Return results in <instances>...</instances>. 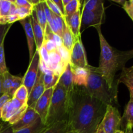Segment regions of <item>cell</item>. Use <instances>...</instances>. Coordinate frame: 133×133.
<instances>
[{
  "label": "cell",
  "mask_w": 133,
  "mask_h": 133,
  "mask_svg": "<svg viewBox=\"0 0 133 133\" xmlns=\"http://www.w3.org/2000/svg\"><path fill=\"white\" fill-rule=\"evenodd\" d=\"M107 105L92 97L84 87L74 85L68 101L70 131L94 133L102 122Z\"/></svg>",
  "instance_id": "obj_1"
},
{
  "label": "cell",
  "mask_w": 133,
  "mask_h": 133,
  "mask_svg": "<svg viewBox=\"0 0 133 133\" xmlns=\"http://www.w3.org/2000/svg\"><path fill=\"white\" fill-rule=\"evenodd\" d=\"M100 42L99 64L97 68L107 83L109 88L118 92V79L115 76L117 71L122 70L127 61L133 58V49L129 51H119L112 47L108 43L101 32V26L96 27Z\"/></svg>",
  "instance_id": "obj_2"
},
{
  "label": "cell",
  "mask_w": 133,
  "mask_h": 133,
  "mask_svg": "<svg viewBox=\"0 0 133 133\" xmlns=\"http://www.w3.org/2000/svg\"><path fill=\"white\" fill-rule=\"evenodd\" d=\"M87 83L85 88L93 97L99 100L106 105H118V92L109 88L107 83L97 68L88 66Z\"/></svg>",
  "instance_id": "obj_3"
},
{
  "label": "cell",
  "mask_w": 133,
  "mask_h": 133,
  "mask_svg": "<svg viewBox=\"0 0 133 133\" xmlns=\"http://www.w3.org/2000/svg\"><path fill=\"white\" fill-rule=\"evenodd\" d=\"M68 101L66 91L57 83L53 90L50 106L45 121V125L50 127L57 122L68 120Z\"/></svg>",
  "instance_id": "obj_4"
},
{
  "label": "cell",
  "mask_w": 133,
  "mask_h": 133,
  "mask_svg": "<svg viewBox=\"0 0 133 133\" xmlns=\"http://www.w3.org/2000/svg\"><path fill=\"white\" fill-rule=\"evenodd\" d=\"M121 117L118 109L112 105H108L101 123L106 133H115L120 130Z\"/></svg>",
  "instance_id": "obj_5"
},
{
  "label": "cell",
  "mask_w": 133,
  "mask_h": 133,
  "mask_svg": "<svg viewBox=\"0 0 133 133\" xmlns=\"http://www.w3.org/2000/svg\"><path fill=\"white\" fill-rule=\"evenodd\" d=\"M105 12H95L82 9L80 27L81 34L90 27H94L96 28L98 26H101L105 22Z\"/></svg>",
  "instance_id": "obj_6"
},
{
  "label": "cell",
  "mask_w": 133,
  "mask_h": 133,
  "mask_svg": "<svg viewBox=\"0 0 133 133\" xmlns=\"http://www.w3.org/2000/svg\"><path fill=\"white\" fill-rule=\"evenodd\" d=\"M39 64L40 55L38 51L36 50L32 60L30 61L27 72L25 73L23 78V85L26 87L29 94L31 91L36 81L39 70Z\"/></svg>",
  "instance_id": "obj_7"
},
{
  "label": "cell",
  "mask_w": 133,
  "mask_h": 133,
  "mask_svg": "<svg viewBox=\"0 0 133 133\" xmlns=\"http://www.w3.org/2000/svg\"><path fill=\"white\" fill-rule=\"evenodd\" d=\"M70 65L75 67L87 68L88 64L84 46L81 39L75 42L70 53Z\"/></svg>",
  "instance_id": "obj_8"
},
{
  "label": "cell",
  "mask_w": 133,
  "mask_h": 133,
  "mask_svg": "<svg viewBox=\"0 0 133 133\" xmlns=\"http://www.w3.org/2000/svg\"><path fill=\"white\" fill-rule=\"evenodd\" d=\"M54 88H51L45 90L44 94L42 95L41 97L36 103L35 108H34V110L38 114L42 122L44 123H45L46 121V118L48 116L49 106H50Z\"/></svg>",
  "instance_id": "obj_9"
},
{
  "label": "cell",
  "mask_w": 133,
  "mask_h": 133,
  "mask_svg": "<svg viewBox=\"0 0 133 133\" xmlns=\"http://www.w3.org/2000/svg\"><path fill=\"white\" fill-rule=\"evenodd\" d=\"M45 90V89L44 87V80H43V73L39 69L35 84H34L30 93L29 94L27 102V106L34 109L35 104L37 102L38 99L41 97L42 95L44 94Z\"/></svg>",
  "instance_id": "obj_10"
},
{
  "label": "cell",
  "mask_w": 133,
  "mask_h": 133,
  "mask_svg": "<svg viewBox=\"0 0 133 133\" xmlns=\"http://www.w3.org/2000/svg\"><path fill=\"white\" fill-rule=\"evenodd\" d=\"M40 117L36 111L33 109L28 107L23 117L18 122L12 125V128L14 132L19 131L22 129L32 125Z\"/></svg>",
  "instance_id": "obj_11"
},
{
  "label": "cell",
  "mask_w": 133,
  "mask_h": 133,
  "mask_svg": "<svg viewBox=\"0 0 133 133\" xmlns=\"http://www.w3.org/2000/svg\"><path fill=\"white\" fill-rule=\"evenodd\" d=\"M19 22L23 27L27 36V44H28L29 52V61H31L36 51H35V47L36 48V45H35V37H34L33 31L31 24V16L25 19H21Z\"/></svg>",
  "instance_id": "obj_12"
},
{
  "label": "cell",
  "mask_w": 133,
  "mask_h": 133,
  "mask_svg": "<svg viewBox=\"0 0 133 133\" xmlns=\"http://www.w3.org/2000/svg\"><path fill=\"white\" fill-rule=\"evenodd\" d=\"M81 19V10H78L77 12L74 13L70 16L65 17V25L68 27L76 40L81 39V34L80 32Z\"/></svg>",
  "instance_id": "obj_13"
},
{
  "label": "cell",
  "mask_w": 133,
  "mask_h": 133,
  "mask_svg": "<svg viewBox=\"0 0 133 133\" xmlns=\"http://www.w3.org/2000/svg\"><path fill=\"white\" fill-rule=\"evenodd\" d=\"M68 65L65 64L61 59L59 53L57 50L53 51L49 53V61L48 68L51 70L55 75L61 76L66 69Z\"/></svg>",
  "instance_id": "obj_14"
},
{
  "label": "cell",
  "mask_w": 133,
  "mask_h": 133,
  "mask_svg": "<svg viewBox=\"0 0 133 133\" xmlns=\"http://www.w3.org/2000/svg\"><path fill=\"white\" fill-rule=\"evenodd\" d=\"M24 105L26 104H22L14 97L6 101L3 108L1 121L8 123L12 117L16 114V112Z\"/></svg>",
  "instance_id": "obj_15"
},
{
  "label": "cell",
  "mask_w": 133,
  "mask_h": 133,
  "mask_svg": "<svg viewBox=\"0 0 133 133\" xmlns=\"http://www.w3.org/2000/svg\"><path fill=\"white\" fill-rule=\"evenodd\" d=\"M58 83L63 87L64 90L66 91L68 101H69L74 87V84L73 83L72 71H71L70 64H68L64 72L60 76Z\"/></svg>",
  "instance_id": "obj_16"
},
{
  "label": "cell",
  "mask_w": 133,
  "mask_h": 133,
  "mask_svg": "<svg viewBox=\"0 0 133 133\" xmlns=\"http://www.w3.org/2000/svg\"><path fill=\"white\" fill-rule=\"evenodd\" d=\"M31 24H32L34 37H35L36 50L38 51L40 49L44 44V32L38 21L36 12L34 9L31 14Z\"/></svg>",
  "instance_id": "obj_17"
},
{
  "label": "cell",
  "mask_w": 133,
  "mask_h": 133,
  "mask_svg": "<svg viewBox=\"0 0 133 133\" xmlns=\"http://www.w3.org/2000/svg\"><path fill=\"white\" fill-rule=\"evenodd\" d=\"M118 82L126 85L129 90L130 100L133 101V66L130 68L125 67L122 70Z\"/></svg>",
  "instance_id": "obj_18"
},
{
  "label": "cell",
  "mask_w": 133,
  "mask_h": 133,
  "mask_svg": "<svg viewBox=\"0 0 133 133\" xmlns=\"http://www.w3.org/2000/svg\"><path fill=\"white\" fill-rule=\"evenodd\" d=\"M73 75V83L75 86L86 87L88 71L87 68L75 67L71 66Z\"/></svg>",
  "instance_id": "obj_19"
},
{
  "label": "cell",
  "mask_w": 133,
  "mask_h": 133,
  "mask_svg": "<svg viewBox=\"0 0 133 133\" xmlns=\"http://www.w3.org/2000/svg\"><path fill=\"white\" fill-rule=\"evenodd\" d=\"M121 127L124 130L126 128H133V101L131 100L129 101L125 107L122 118Z\"/></svg>",
  "instance_id": "obj_20"
},
{
  "label": "cell",
  "mask_w": 133,
  "mask_h": 133,
  "mask_svg": "<svg viewBox=\"0 0 133 133\" xmlns=\"http://www.w3.org/2000/svg\"><path fill=\"white\" fill-rule=\"evenodd\" d=\"M48 127L45 123L42 122L41 119L39 118L32 125L15 131L14 133H43Z\"/></svg>",
  "instance_id": "obj_21"
},
{
  "label": "cell",
  "mask_w": 133,
  "mask_h": 133,
  "mask_svg": "<svg viewBox=\"0 0 133 133\" xmlns=\"http://www.w3.org/2000/svg\"><path fill=\"white\" fill-rule=\"evenodd\" d=\"M82 9L95 12H105L103 1L102 0L84 1Z\"/></svg>",
  "instance_id": "obj_22"
},
{
  "label": "cell",
  "mask_w": 133,
  "mask_h": 133,
  "mask_svg": "<svg viewBox=\"0 0 133 133\" xmlns=\"http://www.w3.org/2000/svg\"><path fill=\"white\" fill-rule=\"evenodd\" d=\"M70 131L68 120L57 122L48 127L43 133H68Z\"/></svg>",
  "instance_id": "obj_23"
},
{
  "label": "cell",
  "mask_w": 133,
  "mask_h": 133,
  "mask_svg": "<svg viewBox=\"0 0 133 133\" xmlns=\"http://www.w3.org/2000/svg\"><path fill=\"white\" fill-rule=\"evenodd\" d=\"M62 39L63 46L71 53V49H72L73 47H74V44H75V42L77 40H75L74 35H72L70 30L69 29V28L66 25H65V28L64 30Z\"/></svg>",
  "instance_id": "obj_24"
},
{
  "label": "cell",
  "mask_w": 133,
  "mask_h": 133,
  "mask_svg": "<svg viewBox=\"0 0 133 133\" xmlns=\"http://www.w3.org/2000/svg\"><path fill=\"white\" fill-rule=\"evenodd\" d=\"M59 77H60L55 75L52 71L47 74H43V80L45 89L48 90L55 88L58 83Z\"/></svg>",
  "instance_id": "obj_25"
},
{
  "label": "cell",
  "mask_w": 133,
  "mask_h": 133,
  "mask_svg": "<svg viewBox=\"0 0 133 133\" xmlns=\"http://www.w3.org/2000/svg\"><path fill=\"white\" fill-rule=\"evenodd\" d=\"M42 1H42L40 3H38L36 6H34V9H35V12H36L38 21L40 26L42 27V28L43 31L44 32L45 30V28H46L47 25H48V23H47L46 16H45L44 7H43Z\"/></svg>",
  "instance_id": "obj_26"
},
{
  "label": "cell",
  "mask_w": 133,
  "mask_h": 133,
  "mask_svg": "<svg viewBox=\"0 0 133 133\" xmlns=\"http://www.w3.org/2000/svg\"><path fill=\"white\" fill-rule=\"evenodd\" d=\"M81 9V1L80 0H71L70 3L64 6V16H70L77 12Z\"/></svg>",
  "instance_id": "obj_27"
},
{
  "label": "cell",
  "mask_w": 133,
  "mask_h": 133,
  "mask_svg": "<svg viewBox=\"0 0 133 133\" xmlns=\"http://www.w3.org/2000/svg\"><path fill=\"white\" fill-rule=\"evenodd\" d=\"M14 75H11L9 71L3 74L2 79V93L3 94L9 95L10 88H11L12 83Z\"/></svg>",
  "instance_id": "obj_28"
},
{
  "label": "cell",
  "mask_w": 133,
  "mask_h": 133,
  "mask_svg": "<svg viewBox=\"0 0 133 133\" xmlns=\"http://www.w3.org/2000/svg\"><path fill=\"white\" fill-rule=\"evenodd\" d=\"M29 93L27 89L25 86L22 84L19 88L16 90L14 94L13 97L16 99L17 100L22 103V104H27V99H28Z\"/></svg>",
  "instance_id": "obj_29"
},
{
  "label": "cell",
  "mask_w": 133,
  "mask_h": 133,
  "mask_svg": "<svg viewBox=\"0 0 133 133\" xmlns=\"http://www.w3.org/2000/svg\"><path fill=\"white\" fill-rule=\"evenodd\" d=\"M12 1L11 0H0V17L7 16L9 14Z\"/></svg>",
  "instance_id": "obj_30"
},
{
  "label": "cell",
  "mask_w": 133,
  "mask_h": 133,
  "mask_svg": "<svg viewBox=\"0 0 133 133\" xmlns=\"http://www.w3.org/2000/svg\"><path fill=\"white\" fill-rule=\"evenodd\" d=\"M23 84V78L21 77L18 76H14L12 79V83L11 88H10V93H9V96H10L11 98H12L14 96V94L16 92L17 90Z\"/></svg>",
  "instance_id": "obj_31"
},
{
  "label": "cell",
  "mask_w": 133,
  "mask_h": 133,
  "mask_svg": "<svg viewBox=\"0 0 133 133\" xmlns=\"http://www.w3.org/2000/svg\"><path fill=\"white\" fill-rule=\"evenodd\" d=\"M9 71L6 68L5 57V50H4V42L0 46V74H4Z\"/></svg>",
  "instance_id": "obj_32"
},
{
  "label": "cell",
  "mask_w": 133,
  "mask_h": 133,
  "mask_svg": "<svg viewBox=\"0 0 133 133\" xmlns=\"http://www.w3.org/2000/svg\"><path fill=\"white\" fill-rule=\"evenodd\" d=\"M57 51L59 53L61 59L65 64L68 65L70 63V52L66 49L63 45L57 48Z\"/></svg>",
  "instance_id": "obj_33"
},
{
  "label": "cell",
  "mask_w": 133,
  "mask_h": 133,
  "mask_svg": "<svg viewBox=\"0 0 133 133\" xmlns=\"http://www.w3.org/2000/svg\"><path fill=\"white\" fill-rule=\"evenodd\" d=\"M45 2H46L47 5H48V7L50 9L51 11L55 14V15L61 17L64 19V20L65 19V17L64 16L63 14H62V12H61V10H59V9L58 8V6L54 3L52 1V0H45Z\"/></svg>",
  "instance_id": "obj_34"
},
{
  "label": "cell",
  "mask_w": 133,
  "mask_h": 133,
  "mask_svg": "<svg viewBox=\"0 0 133 133\" xmlns=\"http://www.w3.org/2000/svg\"><path fill=\"white\" fill-rule=\"evenodd\" d=\"M32 10H31L29 9H27V8H18V10H17V15L19 17V20L25 19V18H27V17L31 16V14H32Z\"/></svg>",
  "instance_id": "obj_35"
},
{
  "label": "cell",
  "mask_w": 133,
  "mask_h": 133,
  "mask_svg": "<svg viewBox=\"0 0 133 133\" xmlns=\"http://www.w3.org/2000/svg\"><path fill=\"white\" fill-rule=\"evenodd\" d=\"M11 26L12 24L0 25V46L4 42L5 36L7 35Z\"/></svg>",
  "instance_id": "obj_36"
},
{
  "label": "cell",
  "mask_w": 133,
  "mask_h": 133,
  "mask_svg": "<svg viewBox=\"0 0 133 133\" xmlns=\"http://www.w3.org/2000/svg\"><path fill=\"white\" fill-rule=\"evenodd\" d=\"M122 7L133 21V0L125 1Z\"/></svg>",
  "instance_id": "obj_37"
},
{
  "label": "cell",
  "mask_w": 133,
  "mask_h": 133,
  "mask_svg": "<svg viewBox=\"0 0 133 133\" xmlns=\"http://www.w3.org/2000/svg\"><path fill=\"white\" fill-rule=\"evenodd\" d=\"M37 51V50H36ZM39 53V55H40V58L41 61H42L47 66H48V61H49V53L45 47L42 45V46L40 48L39 50H38Z\"/></svg>",
  "instance_id": "obj_38"
},
{
  "label": "cell",
  "mask_w": 133,
  "mask_h": 133,
  "mask_svg": "<svg viewBox=\"0 0 133 133\" xmlns=\"http://www.w3.org/2000/svg\"><path fill=\"white\" fill-rule=\"evenodd\" d=\"M14 3L18 8H27L31 10H33L34 6L29 2L28 0H14Z\"/></svg>",
  "instance_id": "obj_39"
},
{
  "label": "cell",
  "mask_w": 133,
  "mask_h": 133,
  "mask_svg": "<svg viewBox=\"0 0 133 133\" xmlns=\"http://www.w3.org/2000/svg\"><path fill=\"white\" fill-rule=\"evenodd\" d=\"M43 45L45 47V48L48 51V53H50V52L53 51L57 50V47L55 43L52 40H44Z\"/></svg>",
  "instance_id": "obj_40"
},
{
  "label": "cell",
  "mask_w": 133,
  "mask_h": 133,
  "mask_svg": "<svg viewBox=\"0 0 133 133\" xmlns=\"http://www.w3.org/2000/svg\"><path fill=\"white\" fill-rule=\"evenodd\" d=\"M11 97L7 94H3L1 97H0V122L1 120V116H2V110L4 105L6 103L7 101L10 99Z\"/></svg>",
  "instance_id": "obj_41"
},
{
  "label": "cell",
  "mask_w": 133,
  "mask_h": 133,
  "mask_svg": "<svg viewBox=\"0 0 133 133\" xmlns=\"http://www.w3.org/2000/svg\"><path fill=\"white\" fill-rule=\"evenodd\" d=\"M53 40L54 41V42L55 43L56 45H57V48L58 47L62 46V39L59 35H58L57 34H53Z\"/></svg>",
  "instance_id": "obj_42"
},
{
  "label": "cell",
  "mask_w": 133,
  "mask_h": 133,
  "mask_svg": "<svg viewBox=\"0 0 133 133\" xmlns=\"http://www.w3.org/2000/svg\"><path fill=\"white\" fill-rule=\"evenodd\" d=\"M53 3L58 6V8L59 9V10H61V12H62V14H63L64 16V6L63 4H62V0H52Z\"/></svg>",
  "instance_id": "obj_43"
},
{
  "label": "cell",
  "mask_w": 133,
  "mask_h": 133,
  "mask_svg": "<svg viewBox=\"0 0 133 133\" xmlns=\"http://www.w3.org/2000/svg\"><path fill=\"white\" fill-rule=\"evenodd\" d=\"M14 131H13L11 125L10 124L6 125L5 126V127L2 129V131L0 132V133H14Z\"/></svg>",
  "instance_id": "obj_44"
},
{
  "label": "cell",
  "mask_w": 133,
  "mask_h": 133,
  "mask_svg": "<svg viewBox=\"0 0 133 133\" xmlns=\"http://www.w3.org/2000/svg\"><path fill=\"white\" fill-rule=\"evenodd\" d=\"M17 10H18V7L14 3V1H12V3L9 15H17Z\"/></svg>",
  "instance_id": "obj_45"
},
{
  "label": "cell",
  "mask_w": 133,
  "mask_h": 133,
  "mask_svg": "<svg viewBox=\"0 0 133 133\" xmlns=\"http://www.w3.org/2000/svg\"><path fill=\"white\" fill-rule=\"evenodd\" d=\"M94 133H106L105 130H104L103 127L102 123H100V125L98 126V127H97V129H96V131H95Z\"/></svg>",
  "instance_id": "obj_46"
},
{
  "label": "cell",
  "mask_w": 133,
  "mask_h": 133,
  "mask_svg": "<svg viewBox=\"0 0 133 133\" xmlns=\"http://www.w3.org/2000/svg\"><path fill=\"white\" fill-rule=\"evenodd\" d=\"M29 2L33 6H36V5H38V3H40L42 1L40 0H28Z\"/></svg>",
  "instance_id": "obj_47"
},
{
  "label": "cell",
  "mask_w": 133,
  "mask_h": 133,
  "mask_svg": "<svg viewBox=\"0 0 133 133\" xmlns=\"http://www.w3.org/2000/svg\"><path fill=\"white\" fill-rule=\"evenodd\" d=\"M2 79H3V75L0 74V97L3 96L2 93Z\"/></svg>",
  "instance_id": "obj_48"
},
{
  "label": "cell",
  "mask_w": 133,
  "mask_h": 133,
  "mask_svg": "<svg viewBox=\"0 0 133 133\" xmlns=\"http://www.w3.org/2000/svg\"><path fill=\"white\" fill-rule=\"evenodd\" d=\"M112 1H114V2H115V3H117L120 4V5H122V6L124 5L125 2V0H122V1H118V0H112Z\"/></svg>",
  "instance_id": "obj_49"
},
{
  "label": "cell",
  "mask_w": 133,
  "mask_h": 133,
  "mask_svg": "<svg viewBox=\"0 0 133 133\" xmlns=\"http://www.w3.org/2000/svg\"><path fill=\"white\" fill-rule=\"evenodd\" d=\"M70 1H71V0H62V4H63L64 6H66V5L70 2Z\"/></svg>",
  "instance_id": "obj_50"
},
{
  "label": "cell",
  "mask_w": 133,
  "mask_h": 133,
  "mask_svg": "<svg viewBox=\"0 0 133 133\" xmlns=\"http://www.w3.org/2000/svg\"><path fill=\"white\" fill-rule=\"evenodd\" d=\"M125 133H133L132 129L126 128L125 129Z\"/></svg>",
  "instance_id": "obj_51"
},
{
  "label": "cell",
  "mask_w": 133,
  "mask_h": 133,
  "mask_svg": "<svg viewBox=\"0 0 133 133\" xmlns=\"http://www.w3.org/2000/svg\"><path fill=\"white\" fill-rule=\"evenodd\" d=\"M5 125H6L4 124L3 122H0V132H1V131H2V129L4 128V127H5Z\"/></svg>",
  "instance_id": "obj_52"
},
{
  "label": "cell",
  "mask_w": 133,
  "mask_h": 133,
  "mask_svg": "<svg viewBox=\"0 0 133 133\" xmlns=\"http://www.w3.org/2000/svg\"><path fill=\"white\" fill-rule=\"evenodd\" d=\"M115 133H125V131H122V130H118L117 131H116Z\"/></svg>",
  "instance_id": "obj_53"
},
{
  "label": "cell",
  "mask_w": 133,
  "mask_h": 133,
  "mask_svg": "<svg viewBox=\"0 0 133 133\" xmlns=\"http://www.w3.org/2000/svg\"><path fill=\"white\" fill-rule=\"evenodd\" d=\"M68 133H77V132H75V131H69Z\"/></svg>",
  "instance_id": "obj_54"
},
{
  "label": "cell",
  "mask_w": 133,
  "mask_h": 133,
  "mask_svg": "<svg viewBox=\"0 0 133 133\" xmlns=\"http://www.w3.org/2000/svg\"><path fill=\"white\" fill-rule=\"evenodd\" d=\"M0 18H1V17H0Z\"/></svg>",
  "instance_id": "obj_55"
}]
</instances>
